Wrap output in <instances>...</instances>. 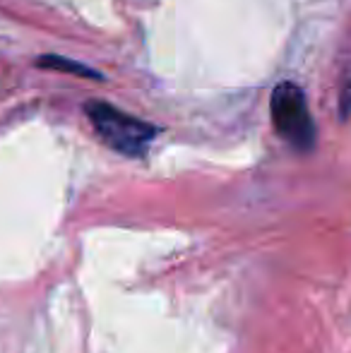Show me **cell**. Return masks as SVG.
Listing matches in <instances>:
<instances>
[{"mask_svg": "<svg viewBox=\"0 0 351 353\" xmlns=\"http://www.w3.org/2000/svg\"><path fill=\"white\" fill-rule=\"evenodd\" d=\"M85 111L99 140L108 144L111 149H116V152L126 154V157H142L157 137L154 125H150L142 118L130 116V113L121 111V108L111 106L106 101L94 99L85 106Z\"/></svg>", "mask_w": 351, "mask_h": 353, "instance_id": "6da1fadb", "label": "cell"}, {"mask_svg": "<svg viewBox=\"0 0 351 353\" xmlns=\"http://www.w3.org/2000/svg\"><path fill=\"white\" fill-rule=\"evenodd\" d=\"M39 68H46V70H58V72H72L80 74V77H92V79H101V72L92 70L87 65L70 61V58H61V56H41L39 58Z\"/></svg>", "mask_w": 351, "mask_h": 353, "instance_id": "3957f363", "label": "cell"}, {"mask_svg": "<svg viewBox=\"0 0 351 353\" xmlns=\"http://www.w3.org/2000/svg\"><path fill=\"white\" fill-rule=\"evenodd\" d=\"M270 111L274 130L299 152H308L315 144V125L310 118L305 97L296 84L281 82L270 99Z\"/></svg>", "mask_w": 351, "mask_h": 353, "instance_id": "7a4b0ae2", "label": "cell"}]
</instances>
